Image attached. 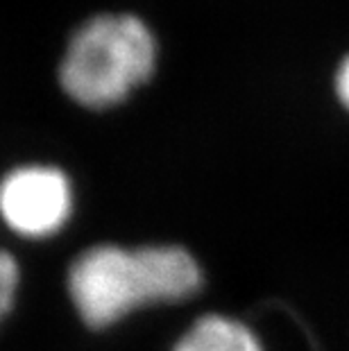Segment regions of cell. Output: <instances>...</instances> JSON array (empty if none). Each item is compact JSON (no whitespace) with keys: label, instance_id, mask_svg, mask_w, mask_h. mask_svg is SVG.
Instances as JSON below:
<instances>
[{"label":"cell","instance_id":"obj_3","mask_svg":"<svg viewBox=\"0 0 349 351\" xmlns=\"http://www.w3.org/2000/svg\"><path fill=\"white\" fill-rule=\"evenodd\" d=\"M71 211V182L59 168L23 166L0 182V218L19 236H53L69 222Z\"/></svg>","mask_w":349,"mask_h":351},{"label":"cell","instance_id":"obj_1","mask_svg":"<svg viewBox=\"0 0 349 351\" xmlns=\"http://www.w3.org/2000/svg\"><path fill=\"white\" fill-rule=\"evenodd\" d=\"M200 288L197 261L170 245L139 250L100 245L80 254L69 270V295L91 328H107L150 304L189 300Z\"/></svg>","mask_w":349,"mask_h":351},{"label":"cell","instance_id":"obj_6","mask_svg":"<svg viewBox=\"0 0 349 351\" xmlns=\"http://www.w3.org/2000/svg\"><path fill=\"white\" fill-rule=\"evenodd\" d=\"M336 88H338V95L347 107H349V57L340 64L338 69V77H336Z\"/></svg>","mask_w":349,"mask_h":351},{"label":"cell","instance_id":"obj_2","mask_svg":"<svg viewBox=\"0 0 349 351\" xmlns=\"http://www.w3.org/2000/svg\"><path fill=\"white\" fill-rule=\"evenodd\" d=\"M157 43L134 14H98L71 36L59 64L64 91L84 107H111L150 77Z\"/></svg>","mask_w":349,"mask_h":351},{"label":"cell","instance_id":"obj_5","mask_svg":"<svg viewBox=\"0 0 349 351\" xmlns=\"http://www.w3.org/2000/svg\"><path fill=\"white\" fill-rule=\"evenodd\" d=\"M19 281H21V270L16 258L0 250V324H3V319L14 308Z\"/></svg>","mask_w":349,"mask_h":351},{"label":"cell","instance_id":"obj_4","mask_svg":"<svg viewBox=\"0 0 349 351\" xmlns=\"http://www.w3.org/2000/svg\"><path fill=\"white\" fill-rule=\"evenodd\" d=\"M173 351H263L250 326L222 315L197 319Z\"/></svg>","mask_w":349,"mask_h":351}]
</instances>
